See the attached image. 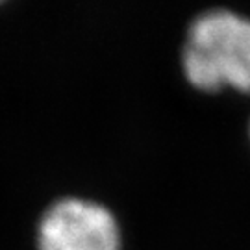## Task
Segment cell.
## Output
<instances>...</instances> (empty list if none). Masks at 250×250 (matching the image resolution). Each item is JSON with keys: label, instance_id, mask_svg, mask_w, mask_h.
Listing matches in <instances>:
<instances>
[{"label": "cell", "instance_id": "obj_1", "mask_svg": "<svg viewBox=\"0 0 250 250\" xmlns=\"http://www.w3.org/2000/svg\"><path fill=\"white\" fill-rule=\"evenodd\" d=\"M182 69L198 91L250 93V19L224 8L198 13L186 34Z\"/></svg>", "mask_w": 250, "mask_h": 250}, {"label": "cell", "instance_id": "obj_2", "mask_svg": "<svg viewBox=\"0 0 250 250\" xmlns=\"http://www.w3.org/2000/svg\"><path fill=\"white\" fill-rule=\"evenodd\" d=\"M39 250H121V230L106 206L65 197L46 208L37 226Z\"/></svg>", "mask_w": 250, "mask_h": 250}]
</instances>
